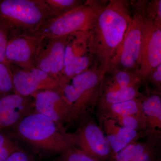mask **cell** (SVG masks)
<instances>
[{
    "mask_svg": "<svg viewBox=\"0 0 161 161\" xmlns=\"http://www.w3.org/2000/svg\"><path fill=\"white\" fill-rule=\"evenodd\" d=\"M131 17V3L128 1L110 0L102 9L89 37L94 64L99 68L108 72L110 62L122 42Z\"/></svg>",
    "mask_w": 161,
    "mask_h": 161,
    "instance_id": "obj_1",
    "label": "cell"
},
{
    "mask_svg": "<svg viewBox=\"0 0 161 161\" xmlns=\"http://www.w3.org/2000/svg\"><path fill=\"white\" fill-rule=\"evenodd\" d=\"M8 130L17 140L42 154H62L75 147L71 133L62 132L51 119L35 111Z\"/></svg>",
    "mask_w": 161,
    "mask_h": 161,
    "instance_id": "obj_2",
    "label": "cell"
},
{
    "mask_svg": "<svg viewBox=\"0 0 161 161\" xmlns=\"http://www.w3.org/2000/svg\"><path fill=\"white\" fill-rule=\"evenodd\" d=\"M107 72V70L99 68L94 64L60 88V95L72 108L66 130L71 126L79 124L97 105Z\"/></svg>",
    "mask_w": 161,
    "mask_h": 161,
    "instance_id": "obj_3",
    "label": "cell"
},
{
    "mask_svg": "<svg viewBox=\"0 0 161 161\" xmlns=\"http://www.w3.org/2000/svg\"><path fill=\"white\" fill-rule=\"evenodd\" d=\"M57 17L45 0H0V26L8 39L33 32Z\"/></svg>",
    "mask_w": 161,
    "mask_h": 161,
    "instance_id": "obj_4",
    "label": "cell"
},
{
    "mask_svg": "<svg viewBox=\"0 0 161 161\" xmlns=\"http://www.w3.org/2000/svg\"><path fill=\"white\" fill-rule=\"evenodd\" d=\"M107 3L95 0L85 1L81 6L51 19L31 33L46 39L62 37L77 32L90 31Z\"/></svg>",
    "mask_w": 161,
    "mask_h": 161,
    "instance_id": "obj_5",
    "label": "cell"
},
{
    "mask_svg": "<svg viewBox=\"0 0 161 161\" xmlns=\"http://www.w3.org/2000/svg\"><path fill=\"white\" fill-rule=\"evenodd\" d=\"M147 1L131 2V20L122 42L110 62L108 71L117 69L137 74L145 8Z\"/></svg>",
    "mask_w": 161,
    "mask_h": 161,
    "instance_id": "obj_6",
    "label": "cell"
},
{
    "mask_svg": "<svg viewBox=\"0 0 161 161\" xmlns=\"http://www.w3.org/2000/svg\"><path fill=\"white\" fill-rule=\"evenodd\" d=\"M71 133L75 147L98 161H109L113 153L102 128L91 114L79 123Z\"/></svg>",
    "mask_w": 161,
    "mask_h": 161,
    "instance_id": "obj_7",
    "label": "cell"
},
{
    "mask_svg": "<svg viewBox=\"0 0 161 161\" xmlns=\"http://www.w3.org/2000/svg\"><path fill=\"white\" fill-rule=\"evenodd\" d=\"M90 31L77 32L68 36L64 69L66 82L94 64V58L89 45Z\"/></svg>",
    "mask_w": 161,
    "mask_h": 161,
    "instance_id": "obj_8",
    "label": "cell"
},
{
    "mask_svg": "<svg viewBox=\"0 0 161 161\" xmlns=\"http://www.w3.org/2000/svg\"><path fill=\"white\" fill-rule=\"evenodd\" d=\"M161 64V25L144 17L137 75L143 85L150 73Z\"/></svg>",
    "mask_w": 161,
    "mask_h": 161,
    "instance_id": "obj_9",
    "label": "cell"
},
{
    "mask_svg": "<svg viewBox=\"0 0 161 161\" xmlns=\"http://www.w3.org/2000/svg\"><path fill=\"white\" fill-rule=\"evenodd\" d=\"M68 38V36L43 39L35 62V68L58 80L62 86L66 82L64 69Z\"/></svg>",
    "mask_w": 161,
    "mask_h": 161,
    "instance_id": "obj_10",
    "label": "cell"
},
{
    "mask_svg": "<svg viewBox=\"0 0 161 161\" xmlns=\"http://www.w3.org/2000/svg\"><path fill=\"white\" fill-rule=\"evenodd\" d=\"M43 38L28 33L8 39L6 49L7 61L25 70L35 67V62Z\"/></svg>",
    "mask_w": 161,
    "mask_h": 161,
    "instance_id": "obj_11",
    "label": "cell"
},
{
    "mask_svg": "<svg viewBox=\"0 0 161 161\" xmlns=\"http://www.w3.org/2000/svg\"><path fill=\"white\" fill-rule=\"evenodd\" d=\"M31 96L34 99L35 112L48 117L60 131L66 133L72 108L60 92L55 90H42L35 92Z\"/></svg>",
    "mask_w": 161,
    "mask_h": 161,
    "instance_id": "obj_12",
    "label": "cell"
},
{
    "mask_svg": "<svg viewBox=\"0 0 161 161\" xmlns=\"http://www.w3.org/2000/svg\"><path fill=\"white\" fill-rule=\"evenodd\" d=\"M11 70L14 93L23 97L31 96L42 90L59 92L62 86L58 80L36 68L27 71L12 65Z\"/></svg>",
    "mask_w": 161,
    "mask_h": 161,
    "instance_id": "obj_13",
    "label": "cell"
},
{
    "mask_svg": "<svg viewBox=\"0 0 161 161\" xmlns=\"http://www.w3.org/2000/svg\"><path fill=\"white\" fill-rule=\"evenodd\" d=\"M142 108L147 119L144 136L159 146L161 138V92L146 86L140 97Z\"/></svg>",
    "mask_w": 161,
    "mask_h": 161,
    "instance_id": "obj_14",
    "label": "cell"
},
{
    "mask_svg": "<svg viewBox=\"0 0 161 161\" xmlns=\"http://www.w3.org/2000/svg\"><path fill=\"white\" fill-rule=\"evenodd\" d=\"M35 111L32 96L23 97L14 93L1 98L0 130L11 128Z\"/></svg>",
    "mask_w": 161,
    "mask_h": 161,
    "instance_id": "obj_15",
    "label": "cell"
},
{
    "mask_svg": "<svg viewBox=\"0 0 161 161\" xmlns=\"http://www.w3.org/2000/svg\"><path fill=\"white\" fill-rule=\"evenodd\" d=\"M99 121L114 154L129 144L138 142L144 137L143 132L121 126L111 119L101 118Z\"/></svg>",
    "mask_w": 161,
    "mask_h": 161,
    "instance_id": "obj_16",
    "label": "cell"
},
{
    "mask_svg": "<svg viewBox=\"0 0 161 161\" xmlns=\"http://www.w3.org/2000/svg\"><path fill=\"white\" fill-rule=\"evenodd\" d=\"M98 106V117L115 119L118 117L144 114L140 98L112 104Z\"/></svg>",
    "mask_w": 161,
    "mask_h": 161,
    "instance_id": "obj_17",
    "label": "cell"
},
{
    "mask_svg": "<svg viewBox=\"0 0 161 161\" xmlns=\"http://www.w3.org/2000/svg\"><path fill=\"white\" fill-rule=\"evenodd\" d=\"M107 73L111 75L110 78L104 79L102 92L117 91L134 86L143 85L138 75L135 73L119 69H112Z\"/></svg>",
    "mask_w": 161,
    "mask_h": 161,
    "instance_id": "obj_18",
    "label": "cell"
},
{
    "mask_svg": "<svg viewBox=\"0 0 161 161\" xmlns=\"http://www.w3.org/2000/svg\"><path fill=\"white\" fill-rule=\"evenodd\" d=\"M140 86L128 87L117 91L102 92L97 105L119 103L139 98L142 94L139 91Z\"/></svg>",
    "mask_w": 161,
    "mask_h": 161,
    "instance_id": "obj_19",
    "label": "cell"
},
{
    "mask_svg": "<svg viewBox=\"0 0 161 161\" xmlns=\"http://www.w3.org/2000/svg\"><path fill=\"white\" fill-rule=\"evenodd\" d=\"M156 146L154 143L148 140L144 142L131 143L113 154L109 161H133L137 156L145 150Z\"/></svg>",
    "mask_w": 161,
    "mask_h": 161,
    "instance_id": "obj_20",
    "label": "cell"
},
{
    "mask_svg": "<svg viewBox=\"0 0 161 161\" xmlns=\"http://www.w3.org/2000/svg\"><path fill=\"white\" fill-rule=\"evenodd\" d=\"M18 141L8 129L0 130V161H5L15 151L21 149Z\"/></svg>",
    "mask_w": 161,
    "mask_h": 161,
    "instance_id": "obj_21",
    "label": "cell"
},
{
    "mask_svg": "<svg viewBox=\"0 0 161 161\" xmlns=\"http://www.w3.org/2000/svg\"><path fill=\"white\" fill-rule=\"evenodd\" d=\"M57 17L81 6L85 1L80 0H45Z\"/></svg>",
    "mask_w": 161,
    "mask_h": 161,
    "instance_id": "obj_22",
    "label": "cell"
},
{
    "mask_svg": "<svg viewBox=\"0 0 161 161\" xmlns=\"http://www.w3.org/2000/svg\"><path fill=\"white\" fill-rule=\"evenodd\" d=\"M14 93L11 70L5 64L0 63V99Z\"/></svg>",
    "mask_w": 161,
    "mask_h": 161,
    "instance_id": "obj_23",
    "label": "cell"
},
{
    "mask_svg": "<svg viewBox=\"0 0 161 161\" xmlns=\"http://www.w3.org/2000/svg\"><path fill=\"white\" fill-rule=\"evenodd\" d=\"M53 161H98L76 147L60 154Z\"/></svg>",
    "mask_w": 161,
    "mask_h": 161,
    "instance_id": "obj_24",
    "label": "cell"
},
{
    "mask_svg": "<svg viewBox=\"0 0 161 161\" xmlns=\"http://www.w3.org/2000/svg\"><path fill=\"white\" fill-rule=\"evenodd\" d=\"M145 18L161 25V1H148L145 8Z\"/></svg>",
    "mask_w": 161,
    "mask_h": 161,
    "instance_id": "obj_25",
    "label": "cell"
},
{
    "mask_svg": "<svg viewBox=\"0 0 161 161\" xmlns=\"http://www.w3.org/2000/svg\"><path fill=\"white\" fill-rule=\"evenodd\" d=\"M8 40L6 32L0 26V63L5 64L11 70L12 65L7 61L6 57V47Z\"/></svg>",
    "mask_w": 161,
    "mask_h": 161,
    "instance_id": "obj_26",
    "label": "cell"
},
{
    "mask_svg": "<svg viewBox=\"0 0 161 161\" xmlns=\"http://www.w3.org/2000/svg\"><path fill=\"white\" fill-rule=\"evenodd\" d=\"M149 82L153 86L154 90L161 92V64L157 66L151 72L145 85L148 84Z\"/></svg>",
    "mask_w": 161,
    "mask_h": 161,
    "instance_id": "obj_27",
    "label": "cell"
},
{
    "mask_svg": "<svg viewBox=\"0 0 161 161\" xmlns=\"http://www.w3.org/2000/svg\"><path fill=\"white\" fill-rule=\"evenodd\" d=\"M5 161H35L34 159L23 149L17 150Z\"/></svg>",
    "mask_w": 161,
    "mask_h": 161,
    "instance_id": "obj_28",
    "label": "cell"
},
{
    "mask_svg": "<svg viewBox=\"0 0 161 161\" xmlns=\"http://www.w3.org/2000/svg\"><path fill=\"white\" fill-rule=\"evenodd\" d=\"M156 147H151L145 150L137 156L133 161H154L156 157Z\"/></svg>",
    "mask_w": 161,
    "mask_h": 161,
    "instance_id": "obj_29",
    "label": "cell"
}]
</instances>
